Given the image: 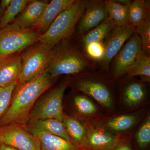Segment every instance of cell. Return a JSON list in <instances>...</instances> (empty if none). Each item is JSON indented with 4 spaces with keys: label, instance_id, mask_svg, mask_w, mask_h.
Wrapping results in <instances>:
<instances>
[{
    "label": "cell",
    "instance_id": "obj_10",
    "mask_svg": "<svg viewBox=\"0 0 150 150\" xmlns=\"http://www.w3.org/2000/svg\"><path fill=\"white\" fill-rule=\"evenodd\" d=\"M142 52L141 39L135 31L112 59L110 65L112 80L126 74L127 69L134 64Z\"/></svg>",
    "mask_w": 150,
    "mask_h": 150
},
{
    "label": "cell",
    "instance_id": "obj_12",
    "mask_svg": "<svg viewBox=\"0 0 150 150\" xmlns=\"http://www.w3.org/2000/svg\"><path fill=\"white\" fill-rule=\"evenodd\" d=\"M120 141V137L109 131L102 128L93 129L87 132L82 146L93 150H111L119 146Z\"/></svg>",
    "mask_w": 150,
    "mask_h": 150
},
{
    "label": "cell",
    "instance_id": "obj_16",
    "mask_svg": "<svg viewBox=\"0 0 150 150\" xmlns=\"http://www.w3.org/2000/svg\"><path fill=\"white\" fill-rule=\"evenodd\" d=\"M26 129L44 132L58 136L71 142V139L63 121L54 118L29 121L25 126Z\"/></svg>",
    "mask_w": 150,
    "mask_h": 150
},
{
    "label": "cell",
    "instance_id": "obj_17",
    "mask_svg": "<svg viewBox=\"0 0 150 150\" xmlns=\"http://www.w3.org/2000/svg\"><path fill=\"white\" fill-rule=\"evenodd\" d=\"M122 96L126 105L134 107L141 104L146 99V87L141 81H127L122 89Z\"/></svg>",
    "mask_w": 150,
    "mask_h": 150
},
{
    "label": "cell",
    "instance_id": "obj_35",
    "mask_svg": "<svg viewBox=\"0 0 150 150\" xmlns=\"http://www.w3.org/2000/svg\"></svg>",
    "mask_w": 150,
    "mask_h": 150
},
{
    "label": "cell",
    "instance_id": "obj_18",
    "mask_svg": "<svg viewBox=\"0 0 150 150\" xmlns=\"http://www.w3.org/2000/svg\"><path fill=\"white\" fill-rule=\"evenodd\" d=\"M28 131L39 140L41 150H81L71 142L58 136L44 132Z\"/></svg>",
    "mask_w": 150,
    "mask_h": 150
},
{
    "label": "cell",
    "instance_id": "obj_5",
    "mask_svg": "<svg viewBox=\"0 0 150 150\" xmlns=\"http://www.w3.org/2000/svg\"><path fill=\"white\" fill-rule=\"evenodd\" d=\"M56 47L35 43L21 55L22 65L18 83L32 80L46 71L51 64Z\"/></svg>",
    "mask_w": 150,
    "mask_h": 150
},
{
    "label": "cell",
    "instance_id": "obj_28",
    "mask_svg": "<svg viewBox=\"0 0 150 150\" xmlns=\"http://www.w3.org/2000/svg\"><path fill=\"white\" fill-rule=\"evenodd\" d=\"M17 85L18 82H15L4 87L0 86V119L8 109Z\"/></svg>",
    "mask_w": 150,
    "mask_h": 150
},
{
    "label": "cell",
    "instance_id": "obj_31",
    "mask_svg": "<svg viewBox=\"0 0 150 150\" xmlns=\"http://www.w3.org/2000/svg\"><path fill=\"white\" fill-rule=\"evenodd\" d=\"M12 0H2L0 2V7L4 10L9 6L11 3Z\"/></svg>",
    "mask_w": 150,
    "mask_h": 150
},
{
    "label": "cell",
    "instance_id": "obj_11",
    "mask_svg": "<svg viewBox=\"0 0 150 150\" xmlns=\"http://www.w3.org/2000/svg\"><path fill=\"white\" fill-rule=\"evenodd\" d=\"M108 17L105 1L89 0L76 28L78 37L83 36Z\"/></svg>",
    "mask_w": 150,
    "mask_h": 150
},
{
    "label": "cell",
    "instance_id": "obj_21",
    "mask_svg": "<svg viewBox=\"0 0 150 150\" xmlns=\"http://www.w3.org/2000/svg\"><path fill=\"white\" fill-rule=\"evenodd\" d=\"M63 122L72 143L79 148L82 146L87 135V131L83 125L76 118L64 114Z\"/></svg>",
    "mask_w": 150,
    "mask_h": 150
},
{
    "label": "cell",
    "instance_id": "obj_19",
    "mask_svg": "<svg viewBox=\"0 0 150 150\" xmlns=\"http://www.w3.org/2000/svg\"><path fill=\"white\" fill-rule=\"evenodd\" d=\"M116 25L108 18L96 27L79 38V42L83 48L91 43L102 42Z\"/></svg>",
    "mask_w": 150,
    "mask_h": 150
},
{
    "label": "cell",
    "instance_id": "obj_1",
    "mask_svg": "<svg viewBox=\"0 0 150 150\" xmlns=\"http://www.w3.org/2000/svg\"><path fill=\"white\" fill-rule=\"evenodd\" d=\"M56 79L45 71L32 80L18 83L9 107L0 119V127L11 123L26 126L38 99L53 84Z\"/></svg>",
    "mask_w": 150,
    "mask_h": 150
},
{
    "label": "cell",
    "instance_id": "obj_30",
    "mask_svg": "<svg viewBox=\"0 0 150 150\" xmlns=\"http://www.w3.org/2000/svg\"><path fill=\"white\" fill-rule=\"evenodd\" d=\"M83 49L87 56L95 62L97 64L103 57L104 47L102 41L89 44Z\"/></svg>",
    "mask_w": 150,
    "mask_h": 150
},
{
    "label": "cell",
    "instance_id": "obj_13",
    "mask_svg": "<svg viewBox=\"0 0 150 150\" xmlns=\"http://www.w3.org/2000/svg\"><path fill=\"white\" fill-rule=\"evenodd\" d=\"M21 65V55L0 57V86L18 81Z\"/></svg>",
    "mask_w": 150,
    "mask_h": 150
},
{
    "label": "cell",
    "instance_id": "obj_32",
    "mask_svg": "<svg viewBox=\"0 0 150 150\" xmlns=\"http://www.w3.org/2000/svg\"><path fill=\"white\" fill-rule=\"evenodd\" d=\"M111 150H132L130 146L127 144L119 145Z\"/></svg>",
    "mask_w": 150,
    "mask_h": 150
},
{
    "label": "cell",
    "instance_id": "obj_25",
    "mask_svg": "<svg viewBox=\"0 0 150 150\" xmlns=\"http://www.w3.org/2000/svg\"><path fill=\"white\" fill-rule=\"evenodd\" d=\"M30 1L12 0L9 6L4 11L0 19V28L10 24L16 17L24 10Z\"/></svg>",
    "mask_w": 150,
    "mask_h": 150
},
{
    "label": "cell",
    "instance_id": "obj_14",
    "mask_svg": "<svg viewBox=\"0 0 150 150\" xmlns=\"http://www.w3.org/2000/svg\"><path fill=\"white\" fill-rule=\"evenodd\" d=\"M48 4L46 1H30L14 23L22 28H33L40 20Z\"/></svg>",
    "mask_w": 150,
    "mask_h": 150
},
{
    "label": "cell",
    "instance_id": "obj_4",
    "mask_svg": "<svg viewBox=\"0 0 150 150\" xmlns=\"http://www.w3.org/2000/svg\"><path fill=\"white\" fill-rule=\"evenodd\" d=\"M73 87L90 97L105 108L112 110L113 98L109 84L95 71L81 73L71 81Z\"/></svg>",
    "mask_w": 150,
    "mask_h": 150
},
{
    "label": "cell",
    "instance_id": "obj_24",
    "mask_svg": "<svg viewBox=\"0 0 150 150\" xmlns=\"http://www.w3.org/2000/svg\"><path fill=\"white\" fill-rule=\"evenodd\" d=\"M126 74L130 77L139 76L142 82L150 81V56L142 52L133 65L127 69Z\"/></svg>",
    "mask_w": 150,
    "mask_h": 150
},
{
    "label": "cell",
    "instance_id": "obj_6",
    "mask_svg": "<svg viewBox=\"0 0 150 150\" xmlns=\"http://www.w3.org/2000/svg\"><path fill=\"white\" fill-rule=\"evenodd\" d=\"M40 34L13 23L0 28V57L14 55L38 41Z\"/></svg>",
    "mask_w": 150,
    "mask_h": 150
},
{
    "label": "cell",
    "instance_id": "obj_34",
    "mask_svg": "<svg viewBox=\"0 0 150 150\" xmlns=\"http://www.w3.org/2000/svg\"><path fill=\"white\" fill-rule=\"evenodd\" d=\"M4 11L0 7V19H1V17L3 15V13H4Z\"/></svg>",
    "mask_w": 150,
    "mask_h": 150
},
{
    "label": "cell",
    "instance_id": "obj_27",
    "mask_svg": "<svg viewBox=\"0 0 150 150\" xmlns=\"http://www.w3.org/2000/svg\"><path fill=\"white\" fill-rule=\"evenodd\" d=\"M135 32L139 35L142 42V51L145 54L150 55V16L135 28Z\"/></svg>",
    "mask_w": 150,
    "mask_h": 150
},
{
    "label": "cell",
    "instance_id": "obj_15",
    "mask_svg": "<svg viewBox=\"0 0 150 150\" xmlns=\"http://www.w3.org/2000/svg\"><path fill=\"white\" fill-rule=\"evenodd\" d=\"M75 0H53L48 3L40 20L33 28L40 34L46 32L55 19ZM41 35V34H40Z\"/></svg>",
    "mask_w": 150,
    "mask_h": 150
},
{
    "label": "cell",
    "instance_id": "obj_29",
    "mask_svg": "<svg viewBox=\"0 0 150 150\" xmlns=\"http://www.w3.org/2000/svg\"><path fill=\"white\" fill-rule=\"evenodd\" d=\"M136 139L141 149L146 148L150 142V116L149 114L136 135Z\"/></svg>",
    "mask_w": 150,
    "mask_h": 150
},
{
    "label": "cell",
    "instance_id": "obj_20",
    "mask_svg": "<svg viewBox=\"0 0 150 150\" xmlns=\"http://www.w3.org/2000/svg\"><path fill=\"white\" fill-rule=\"evenodd\" d=\"M150 1L135 0L129 7V23L133 27L139 25L150 16Z\"/></svg>",
    "mask_w": 150,
    "mask_h": 150
},
{
    "label": "cell",
    "instance_id": "obj_8",
    "mask_svg": "<svg viewBox=\"0 0 150 150\" xmlns=\"http://www.w3.org/2000/svg\"><path fill=\"white\" fill-rule=\"evenodd\" d=\"M135 28L130 23L116 26L103 40L104 54L102 59L97 64L101 70L109 74L112 59L123 47L127 40L135 32Z\"/></svg>",
    "mask_w": 150,
    "mask_h": 150
},
{
    "label": "cell",
    "instance_id": "obj_23",
    "mask_svg": "<svg viewBox=\"0 0 150 150\" xmlns=\"http://www.w3.org/2000/svg\"><path fill=\"white\" fill-rule=\"evenodd\" d=\"M138 119V116L135 114L121 115L107 120L101 126L102 129L108 131L123 132L131 129Z\"/></svg>",
    "mask_w": 150,
    "mask_h": 150
},
{
    "label": "cell",
    "instance_id": "obj_2",
    "mask_svg": "<svg viewBox=\"0 0 150 150\" xmlns=\"http://www.w3.org/2000/svg\"><path fill=\"white\" fill-rule=\"evenodd\" d=\"M71 37L64 40L56 47V51L46 72L53 77L62 75H78L98 68L95 62L87 56L80 43L77 45Z\"/></svg>",
    "mask_w": 150,
    "mask_h": 150
},
{
    "label": "cell",
    "instance_id": "obj_3",
    "mask_svg": "<svg viewBox=\"0 0 150 150\" xmlns=\"http://www.w3.org/2000/svg\"><path fill=\"white\" fill-rule=\"evenodd\" d=\"M88 1L75 0L57 16L46 32L40 35L38 42L55 47L72 37Z\"/></svg>",
    "mask_w": 150,
    "mask_h": 150
},
{
    "label": "cell",
    "instance_id": "obj_33",
    "mask_svg": "<svg viewBox=\"0 0 150 150\" xmlns=\"http://www.w3.org/2000/svg\"><path fill=\"white\" fill-rule=\"evenodd\" d=\"M0 150H19L10 146L0 143Z\"/></svg>",
    "mask_w": 150,
    "mask_h": 150
},
{
    "label": "cell",
    "instance_id": "obj_22",
    "mask_svg": "<svg viewBox=\"0 0 150 150\" xmlns=\"http://www.w3.org/2000/svg\"><path fill=\"white\" fill-rule=\"evenodd\" d=\"M105 5L108 13V18L116 26L129 23V6L121 4L113 0H105Z\"/></svg>",
    "mask_w": 150,
    "mask_h": 150
},
{
    "label": "cell",
    "instance_id": "obj_7",
    "mask_svg": "<svg viewBox=\"0 0 150 150\" xmlns=\"http://www.w3.org/2000/svg\"><path fill=\"white\" fill-rule=\"evenodd\" d=\"M69 80L62 81L35 103L29 115V121L54 118L63 121V100Z\"/></svg>",
    "mask_w": 150,
    "mask_h": 150
},
{
    "label": "cell",
    "instance_id": "obj_26",
    "mask_svg": "<svg viewBox=\"0 0 150 150\" xmlns=\"http://www.w3.org/2000/svg\"><path fill=\"white\" fill-rule=\"evenodd\" d=\"M74 101L76 109L81 115L86 116L93 115L97 111L94 103L83 93L76 95L74 98Z\"/></svg>",
    "mask_w": 150,
    "mask_h": 150
},
{
    "label": "cell",
    "instance_id": "obj_9",
    "mask_svg": "<svg viewBox=\"0 0 150 150\" xmlns=\"http://www.w3.org/2000/svg\"><path fill=\"white\" fill-rule=\"evenodd\" d=\"M0 143L19 150H41L38 139L25 126L16 123L0 127Z\"/></svg>",
    "mask_w": 150,
    "mask_h": 150
}]
</instances>
